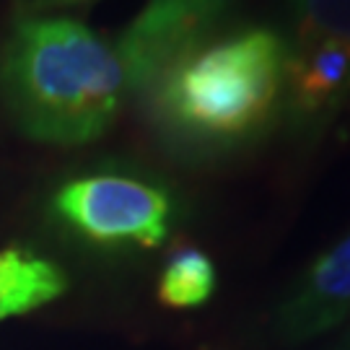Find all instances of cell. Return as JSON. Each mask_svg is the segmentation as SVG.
<instances>
[{
  "label": "cell",
  "mask_w": 350,
  "mask_h": 350,
  "mask_svg": "<svg viewBox=\"0 0 350 350\" xmlns=\"http://www.w3.org/2000/svg\"><path fill=\"white\" fill-rule=\"evenodd\" d=\"M224 8L226 0H148L114 39L73 18L18 24L3 60L16 122L26 135L57 146L99 138L127 96L211 39Z\"/></svg>",
  "instance_id": "cell-1"
},
{
  "label": "cell",
  "mask_w": 350,
  "mask_h": 350,
  "mask_svg": "<svg viewBox=\"0 0 350 350\" xmlns=\"http://www.w3.org/2000/svg\"><path fill=\"white\" fill-rule=\"evenodd\" d=\"M288 42L247 29L205 42L153 83L156 114L176 140L224 150L254 138L283 101Z\"/></svg>",
  "instance_id": "cell-2"
},
{
  "label": "cell",
  "mask_w": 350,
  "mask_h": 350,
  "mask_svg": "<svg viewBox=\"0 0 350 350\" xmlns=\"http://www.w3.org/2000/svg\"><path fill=\"white\" fill-rule=\"evenodd\" d=\"M55 211L99 244L156 247L169 234L172 200L163 189L130 176H83L55 195Z\"/></svg>",
  "instance_id": "cell-3"
},
{
  "label": "cell",
  "mask_w": 350,
  "mask_h": 350,
  "mask_svg": "<svg viewBox=\"0 0 350 350\" xmlns=\"http://www.w3.org/2000/svg\"><path fill=\"white\" fill-rule=\"evenodd\" d=\"M350 96V47L329 39L293 42L283 73V104L299 125L322 122Z\"/></svg>",
  "instance_id": "cell-4"
},
{
  "label": "cell",
  "mask_w": 350,
  "mask_h": 350,
  "mask_svg": "<svg viewBox=\"0 0 350 350\" xmlns=\"http://www.w3.org/2000/svg\"><path fill=\"white\" fill-rule=\"evenodd\" d=\"M350 317V234L322 252L278 312L288 340H309Z\"/></svg>",
  "instance_id": "cell-5"
},
{
  "label": "cell",
  "mask_w": 350,
  "mask_h": 350,
  "mask_svg": "<svg viewBox=\"0 0 350 350\" xmlns=\"http://www.w3.org/2000/svg\"><path fill=\"white\" fill-rule=\"evenodd\" d=\"M65 275L52 262L24 250L0 252V322L44 306L65 291Z\"/></svg>",
  "instance_id": "cell-6"
},
{
  "label": "cell",
  "mask_w": 350,
  "mask_h": 350,
  "mask_svg": "<svg viewBox=\"0 0 350 350\" xmlns=\"http://www.w3.org/2000/svg\"><path fill=\"white\" fill-rule=\"evenodd\" d=\"M215 291V267L198 250H182L169 260L159 280V299L172 309L200 306Z\"/></svg>",
  "instance_id": "cell-7"
},
{
  "label": "cell",
  "mask_w": 350,
  "mask_h": 350,
  "mask_svg": "<svg viewBox=\"0 0 350 350\" xmlns=\"http://www.w3.org/2000/svg\"><path fill=\"white\" fill-rule=\"evenodd\" d=\"M296 42L329 39L350 47V0H288Z\"/></svg>",
  "instance_id": "cell-8"
}]
</instances>
